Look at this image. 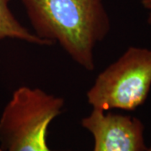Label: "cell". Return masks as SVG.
<instances>
[{"mask_svg":"<svg viewBox=\"0 0 151 151\" xmlns=\"http://www.w3.org/2000/svg\"><path fill=\"white\" fill-rule=\"evenodd\" d=\"M34 33L57 43L83 69H95L94 50L111 30L104 0H21Z\"/></svg>","mask_w":151,"mask_h":151,"instance_id":"1","label":"cell"},{"mask_svg":"<svg viewBox=\"0 0 151 151\" xmlns=\"http://www.w3.org/2000/svg\"><path fill=\"white\" fill-rule=\"evenodd\" d=\"M65 100L40 88L23 86L14 92L0 118L2 151H52L47 132L63 111Z\"/></svg>","mask_w":151,"mask_h":151,"instance_id":"2","label":"cell"},{"mask_svg":"<svg viewBox=\"0 0 151 151\" xmlns=\"http://www.w3.org/2000/svg\"><path fill=\"white\" fill-rule=\"evenodd\" d=\"M151 89V49L130 46L100 72L86 92L93 109L133 111L146 101Z\"/></svg>","mask_w":151,"mask_h":151,"instance_id":"3","label":"cell"},{"mask_svg":"<svg viewBox=\"0 0 151 151\" xmlns=\"http://www.w3.org/2000/svg\"><path fill=\"white\" fill-rule=\"evenodd\" d=\"M81 126L93 136V151L147 150L145 126L137 118L92 108Z\"/></svg>","mask_w":151,"mask_h":151,"instance_id":"4","label":"cell"},{"mask_svg":"<svg viewBox=\"0 0 151 151\" xmlns=\"http://www.w3.org/2000/svg\"><path fill=\"white\" fill-rule=\"evenodd\" d=\"M11 0H0V40L6 38L38 45H50L17 19L9 9Z\"/></svg>","mask_w":151,"mask_h":151,"instance_id":"5","label":"cell"},{"mask_svg":"<svg viewBox=\"0 0 151 151\" xmlns=\"http://www.w3.org/2000/svg\"><path fill=\"white\" fill-rule=\"evenodd\" d=\"M139 2L147 12V22L151 25V0H139Z\"/></svg>","mask_w":151,"mask_h":151,"instance_id":"6","label":"cell"},{"mask_svg":"<svg viewBox=\"0 0 151 151\" xmlns=\"http://www.w3.org/2000/svg\"><path fill=\"white\" fill-rule=\"evenodd\" d=\"M146 151H151V147L150 148H149V149H147V150Z\"/></svg>","mask_w":151,"mask_h":151,"instance_id":"7","label":"cell"},{"mask_svg":"<svg viewBox=\"0 0 151 151\" xmlns=\"http://www.w3.org/2000/svg\"><path fill=\"white\" fill-rule=\"evenodd\" d=\"M0 151H2V150H1V149H0Z\"/></svg>","mask_w":151,"mask_h":151,"instance_id":"8","label":"cell"}]
</instances>
